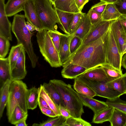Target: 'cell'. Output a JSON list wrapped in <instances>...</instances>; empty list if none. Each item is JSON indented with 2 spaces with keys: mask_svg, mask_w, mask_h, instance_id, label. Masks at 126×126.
I'll return each mask as SVG.
<instances>
[{
  "mask_svg": "<svg viewBox=\"0 0 126 126\" xmlns=\"http://www.w3.org/2000/svg\"></svg>",
  "mask_w": 126,
  "mask_h": 126,
  "instance_id": "obj_58",
  "label": "cell"
},
{
  "mask_svg": "<svg viewBox=\"0 0 126 126\" xmlns=\"http://www.w3.org/2000/svg\"><path fill=\"white\" fill-rule=\"evenodd\" d=\"M53 5L54 8L64 12L73 13L81 12L77 7L75 0H56Z\"/></svg>",
  "mask_w": 126,
  "mask_h": 126,
  "instance_id": "obj_20",
  "label": "cell"
},
{
  "mask_svg": "<svg viewBox=\"0 0 126 126\" xmlns=\"http://www.w3.org/2000/svg\"><path fill=\"white\" fill-rule=\"evenodd\" d=\"M125 94H126V91L125 92Z\"/></svg>",
  "mask_w": 126,
  "mask_h": 126,
  "instance_id": "obj_57",
  "label": "cell"
},
{
  "mask_svg": "<svg viewBox=\"0 0 126 126\" xmlns=\"http://www.w3.org/2000/svg\"><path fill=\"white\" fill-rule=\"evenodd\" d=\"M24 15L16 14L14 17L12 30L18 42L21 44L27 53L31 61L32 66L34 68L38 60L34 53L31 41L32 34L26 25Z\"/></svg>",
  "mask_w": 126,
  "mask_h": 126,
  "instance_id": "obj_3",
  "label": "cell"
},
{
  "mask_svg": "<svg viewBox=\"0 0 126 126\" xmlns=\"http://www.w3.org/2000/svg\"><path fill=\"white\" fill-rule=\"evenodd\" d=\"M37 14L45 29L48 31H57L60 22L50 0H33Z\"/></svg>",
  "mask_w": 126,
  "mask_h": 126,
  "instance_id": "obj_6",
  "label": "cell"
},
{
  "mask_svg": "<svg viewBox=\"0 0 126 126\" xmlns=\"http://www.w3.org/2000/svg\"><path fill=\"white\" fill-rule=\"evenodd\" d=\"M77 78L90 87L95 92L96 96L112 99L124 94L109 87L106 83L87 79L80 75Z\"/></svg>",
  "mask_w": 126,
  "mask_h": 126,
  "instance_id": "obj_8",
  "label": "cell"
},
{
  "mask_svg": "<svg viewBox=\"0 0 126 126\" xmlns=\"http://www.w3.org/2000/svg\"><path fill=\"white\" fill-rule=\"evenodd\" d=\"M101 66L111 81L123 76L122 71L116 69L108 63H106Z\"/></svg>",
  "mask_w": 126,
  "mask_h": 126,
  "instance_id": "obj_33",
  "label": "cell"
},
{
  "mask_svg": "<svg viewBox=\"0 0 126 126\" xmlns=\"http://www.w3.org/2000/svg\"><path fill=\"white\" fill-rule=\"evenodd\" d=\"M9 40L0 36V58H4L7 54L10 46Z\"/></svg>",
  "mask_w": 126,
  "mask_h": 126,
  "instance_id": "obj_39",
  "label": "cell"
},
{
  "mask_svg": "<svg viewBox=\"0 0 126 126\" xmlns=\"http://www.w3.org/2000/svg\"><path fill=\"white\" fill-rule=\"evenodd\" d=\"M28 113L25 112L18 105L15 108L8 122L15 125L20 121L28 117Z\"/></svg>",
  "mask_w": 126,
  "mask_h": 126,
  "instance_id": "obj_34",
  "label": "cell"
},
{
  "mask_svg": "<svg viewBox=\"0 0 126 126\" xmlns=\"http://www.w3.org/2000/svg\"><path fill=\"white\" fill-rule=\"evenodd\" d=\"M60 22L59 28L65 34H69V29L74 14L63 11L54 8Z\"/></svg>",
  "mask_w": 126,
  "mask_h": 126,
  "instance_id": "obj_19",
  "label": "cell"
},
{
  "mask_svg": "<svg viewBox=\"0 0 126 126\" xmlns=\"http://www.w3.org/2000/svg\"><path fill=\"white\" fill-rule=\"evenodd\" d=\"M39 96L38 88L33 87L28 89L26 97L28 110H33L37 108Z\"/></svg>",
  "mask_w": 126,
  "mask_h": 126,
  "instance_id": "obj_26",
  "label": "cell"
},
{
  "mask_svg": "<svg viewBox=\"0 0 126 126\" xmlns=\"http://www.w3.org/2000/svg\"><path fill=\"white\" fill-rule=\"evenodd\" d=\"M85 13L81 12L74 14L73 18L69 27V34H73L74 33Z\"/></svg>",
  "mask_w": 126,
  "mask_h": 126,
  "instance_id": "obj_38",
  "label": "cell"
},
{
  "mask_svg": "<svg viewBox=\"0 0 126 126\" xmlns=\"http://www.w3.org/2000/svg\"><path fill=\"white\" fill-rule=\"evenodd\" d=\"M107 4L100 1L92 7L91 8L97 13L101 15L104 12Z\"/></svg>",
  "mask_w": 126,
  "mask_h": 126,
  "instance_id": "obj_43",
  "label": "cell"
},
{
  "mask_svg": "<svg viewBox=\"0 0 126 126\" xmlns=\"http://www.w3.org/2000/svg\"><path fill=\"white\" fill-rule=\"evenodd\" d=\"M72 35V34L61 33L59 54L61 60L63 63L71 55L70 50V43Z\"/></svg>",
  "mask_w": 126,
  "mask_h": 126,
  "instance_id": "obj_17",
  "label": "cell"
},
{
  "mask_svg": "<svg viewBox=\"0 0 126 126\" xmlns=\"http://www.w3.org/2000/svg\"><path fill=\"white\" fill-rule=\"evenodd\" d=\"M83 106L88 107L93 112L94 115L108 108L109 106L106 102L93 98L86 97L79 94Z\"/></svg>",
  "mask_w": 126,
  "mask_h": 126,
  "instance_id": "obj_16",
  "label": "cell"
},
{
  "mask_svg": "<svg viewBox=\"0 0 126 126\" xmlns=\"http://www.w3.org/2000/svg\"><path fill=\"white\" fill-rule=\"evenodd\" d=\"M49 82L60 95L65 107L69 112L71 116L81 118L84 112L83 105L79 94L71 85L61 80L54 79L50 80Z\"/></svg>",
  "mask_w": 126,
  "mask_h": 126,
  "instance_id": "obj_2",
  "label": "cell"
},
{
  "mask_svg": "<svg viewBox=\"0 0 126 126\" xmlns=\"http://www.w3.org/2000/svg\"><path fill=\"white\" fill-rule=\"evenodd\" d=\"M25 50L22 49L16 64L11 70L12 81L24 79L27 74L25 65Z\"/></svg>",
  "mask_w": 126,
  "mask_h": 126,
  "instance_id": "obj_13",
  "label": "cell"
},
{
  "mask_svg": "<svg viewBox=\"0 0 126 126\" xmlns=\"http://www.w3.org/2000/svg\"><path fill=\"white\" fill-rule=\"evenodd\" d=\"M105 34L95 41L82 44L75 51L71 54L63 63V66L74 64L83 66L88 70L106 63Z\"/></svg>",
  "mask_w": 126,
  "mask_h": 126,
  "instance_id": "obj_1",
  "label": "cell"
},
{
  "mask_svg": "<svg viewBox=\"0 0 126 126\" xmlns=\"http://www.w3.org/2000/svg\"><path fill=\"white\" fill-rule=\"evenodd\" d=\"M26 25L28 29L31 32L36 30L35 27L28 21L26 22Z\"/></svg>",
  "mask_w": 126,
  "mask_h": 126,
  "instance_id": "obj_51",
  "label": "cell"
},
{
  "mask_svg": "<svg viewBox=\"0 0 126 126\" xmlns=\"http://www.w3.org/2000/svg\"><path fill=\"white\" fill-rule=\"evenodd\" d=\"M30 0H8L5 4V12L8 17L14 16L24 11L25 4Z\"/></svg>",
  "mask_w": 126,
  "mask_h": 126,
  "instance_id": "obj_18",
  "label": "cell"
},
{
  "mask_svg": "<svg viewBox=\"0 0 126 126\" xmlns=\"http://www.w3.org/2000/svg\"><path fill=\"white\" fill-rule=\"evenodd\" d=\"M110 28L121 56L126 44V34L120 21L118 19L111 21Z\"/></svg>",
  "mask_w": 126,
  "mask_h": 126,
  "instance_id": "obj_10",
  "label": "cell"
},
{
  "mask_svg": "<svg viewBox=\"0 0 126 126\" xmlns=\"http://www.w3.org/2000/svg\"><path fill=\"white\" fill-rule=\"evenodd\" d=\"M106 84L109 87L120 93L125 94L126 91L122 77L109 82Z\"/></svg>",
  "mask_w": 126,
  "mask_h": 126,
  "instance_id": "obj_36",
  "label": "cell"
},
{
  "mask_svg": "<svg viewBox=\"0 0 126 126\" xmlns=\"http://www.w3.org/2000/svg\"><path fill=\"white\" fill-rule=\"evenodd\" d=\"M126 53V44H125L124 46V50L122 54V57Z\"/></svg>",
  "mask_w": 126,
  "mask_h": 126,
  "instance_id": "obj_55",
  "label": "cell"
},
{
  "mask_svg": "<svg viewBox=\"0 0 126 126\" xmlns=\"http://www.w3.org/2000/svg\"><path fill=\"white\" fill-rule=\"evenodd\" d=\"M5 0H0V36L12 41V25L5 12Z\"/></svg>",
  "mask_w": 126,
  "mask_h": 126,
  "instance_id": "obj_11",
  "label": "cell"
},
{
  "mask_svg": "<svg viewBox=\"0 0 126 126\" xmlns=\"http://www.w3.org/2000/svg\"><path fill=\"white\" fill-rule=\"evenodd\" d=\"M87 14L92 25L102 20L101 15L97 13L91 9Z\"/></svg>",
  "mask_w": 126,
  "mask_h": 126,
  "instance_id": "obj_42",
  "label": "cell"
},
{
  "mask_svg": "<svg viewBox=\"0 0 126 126\" xmlns=\"http://www.w3.org/2000/svg\"><path fill=\"white\" fill-rule=\"evenodd\" d=\"M27 117H26L14 125L16 126H27L28 125L26 123V121Z\"/></svg>",
  "mask_w": 126,
  "mask_h": 126,
  "instance_id": "obj_50",
  "label": "cell"
},
{
  "mask_svg": "<svg viewBox=\"0 0 126 126\" xmlns=\"http://www.w3.org/2000/svg\"><path fill=\"white\" fill-rule=\"evenodd\" d=\"M111 21L102 20L92 25L89 32L82 40V44L95 41L104 35L110 28Z\"/></svg>",
  "mask_w": 126,
  "mask_h": 126,
  "instance_id": "obj_9",
  "label": "cell"
},
{
  "mask_svg": "<svg viewBox=\"0 0 126 126\" xmlns=\"http://www.w3.org/2000/svg\"><path fill=\"white\" fill-rule=\"evenodd\" d=\"M62 66V76L67 79H74L87 71L85 68L74 64H69Z\"/></svg>",
  "mask_w": 126,
  "mask_h": 126,
  "instance_id": "obj_14",
  "label": "cell"
},
{
  "mask_svg": "<svg viewBox=\"0 0 126 126\" xmlns=\"http://www.w3.org/2000/svg\"><path fill=\"white\" fill-rule=\"evenodd\" d=\"M120 97L107 99L106 102L109 107L116 108L126 113V101L121 99Z\"/></svg>",
  "mask_w": 126,
  "mask_h": 126,
  "instance_id": "obj_35",
  "label": "cell"
},
{
  "mask_svg": "<svg viewBox=\"0 0 126 126\" xmlns=\"http://www.w3.org/2000/svg\"><path fill=\"white\" fill-rule=\"evenodd\" d=\"M36 36L40 51L46 61L53 67L63 66L59 52L49 35L48 31L43 29L38 32Z\"/></svg>",
  "mask_w": 126,
  "mask_h": 126,
  "instance_id": "obj_5",
  "label": "cell"
},
{
  "mask_svg": "<svg viewBox=\"0 0 126 126\" xmlns=\"http://www.w3.org/2000/svg\"><path fill=\"white\" fill-rule=\"evenodd\" d=\"M24 11L28 21L35 27L37 31L45 29L36 12L33 0H30L25 4Z\"/></svg>",
  "mask_w": 126,
  "mask_h": 126,
  "instance_id": "obj_12",
  "label": "cell"
},
{
  "mask_svg": "<svg viewBox=\"0 0 126 126\" xmlns=\"http://www.w3.org/2000/svg\"><path fill=\"white\" fill-rule=\"evenodd\" d=\"M38 105L39 108L43 107L45 108H50L48 105L42 97L39 96L38 99Z\"/></svg>",
  "mask_w": 126,
  "mask_h": 126,
  "instance_id": "obj_48",
  "label": "cell"
},
{
  "mask_svg": "<svg viewBox=\"0 0 126 126\" xmlns=\"http://www.w3.org/2000/svg\"><path fill=\"white\" fill-rule=\"evenodd\" d=\"M80 75L88 79L105 83L111 81L101 66L88 70Z\"/></svg>",
  "mask_w": 126,
  "mask_h": 126,
  "instance_id": "obj_15",
  "label": "cell"
},
{
  "mask_svg": "<svg viewBox=\"0 0 126 126\" xmlns=\"http://www.w3.org/2000/svg\"><path fill=\"white\" fill-rule=\"evenodd\" d=\"M109 122L111 126H126V113L114 108Z\"/></svg>",
  "mask_w": 126,
  "mask_h": 126,
  "instance_id": "obj_27",
  "label": "cell"
},
{
  "mask_svg": "<svg viewBox=\"0 0 126 126\" xmlns=\"http://www.w3.org/2000/svg\"><path fill=\"white\" fill-rule=\"evenodd\" d=\"M105 49L107 63L116 69L122 71V58L110 28L105 34Z\"/></svg>",
  "mask_w": 126,
  "mask_h": 126,
  "instance_id": "obj_7",
  "label": "cell"
},
{
  "mask_svg": "<svg viewBox=\"0 0 126 126\" xmlns=\"http://www.w3.org/2000/svg\"><path fill=\"white\" fill-rule=\"evenodd\" d=\"M118 19L120 22L126 34V15H121Z\"/></svg>",
  "mask_w": 126,
  "mask_h": 126,
  "instance_id": "obj_49",
  "label": "cell"
},
{
  "mask_svg": "<svg viewBox=\"0 0 126 126\" xmlns=\"http://www.w3.org/2000/svg\"><path fill=\"white\" fill-rule=\"evenodd\" d=\"M20 44L13 46L11 47L8 57L10 65L11 70L15 66L20 53L24 48Z\"/></svg>",
  "mask_w": 126,
  "mask_h": 126,
  "instance_id": "obj_31",
  "label": "cell"
},
{
  "mask_svg": "<svg viewBox=\"0 0 126 126\" xmlns=\"http://www.w3.org/2000/svg\"><path fill=\"white\" fill-rule=\"evenodd\" d=\"M39 124L34 123L33 126H64L66 119L62 115L51 117Z\"/></svg>",
  "mask_w": 126,
  "mask_h": 126,
  "instance_id": "obj_32",
  "label": "cell"
},
{
  "mask_svg": "<svg viewBox=\"0 0 126 126\" xmlns=\"http://www.w3.org/2000/svg\"><path fill=\"white\" fill-rule=\"evenodd\" d=\"M76 4L78 9L81 12L84 5L87 3L89 0H75Z\"/></svg>",
  "mask_w": 126,
  "mask_h": 126,
  "instance_id": "obj_47",
  "label": "cell"
},
{
  "mask_svg": "<svg viewBox=\"0 0 126 126\" xmlns=\"http://www.w3.org/2000/svg\"><path fill=\"white\" fill-rule=\"evenodd\" d=\"M28 89L26 84L21 80L11 81L6 105V115L8 121L17 105L25 112L28 113L26 97Z\"/></svg>",
  "mask_w": 126,
  "mask_h": 126,
  "instance_id": "obj_4",
  "label": "cell"
},
{
  "mask_svg": "<svg viewBox=\"0 0 126 126\" xmlns=\"http://www.w3.org/2000/svg\"><path fill=\"white\" fill-rule=\"evenodd\" d=\"M100 1L105 2L107 4L114 3L118 2L119 0H100Z\"/></svg>",
  "mask_w": 126,
  "mask_h": 126,
  "instance_id": "obj_53",
  "label": "cell"
},
{
  "mask_svg": "<svg viewBox=\"0 0 126 126\" xmlns=\"http://www.w3.org/2000/svg\"><path fill=\"white\" fill-rule=\"evenodd\" d=\"M91 25L87 14L85 13L74 34L82 40L89 32Z\"/></svg>",
  "mask_w": 126,
  "mask_h": 126,
  "instance_id": "obj_25",
  "label": "cell"
},
{
  "mask_svg": "<svg viewBox=\"0 0 126 126\" xmlns=\"http://www.w3.org/2000/svg\"><path fill=\"white\" fill-rule=\"evenodd\" d=\"M51 2H52V4L53 5L54 2V1L56 0H50Z\"/></svg>",
  "mask_w": 126,
  "mask_h": 126,
  "instance_id": "obj_56",
  "label": "cell"
},
{
  "mask_svg": "<svg viewBox=\"0 0 126 126\" xmlns=\"http://www.w3.org/2000/svg\"><path fill=\"white\" fill-rule=\"evenodd\" d=\"M122 78L123 81L125 91H126V72L123 74Z\"/></svg>",
  "mask_w": 126,
  "mask_h": 126,
  "instance_id": "obj_54",
  "label": "cell"
},
{
  "mask_svg": "<svg viewBox=\"0 0 126 126\" xmlns=\"http://www.w3.org/2000/svg\"><path fill=\"white\" fill-rule=\"evenodd\" d=\"M38 89L39 96L44 99L50 108L55 112L57 116L61 115L59 107L51 98L42 85L41 84Z\"/></svg>",
  "mask_w": 126,
  "mask_h": 126,
  "instance_id": "obj_30",
  "label": "cell"
},
{
  "mask_svg": "<svg viewBox=\"0 0 126 126\" xmlns=\"http://www.w3.org/2000/svg\"><path fill=\"white\" fill-rule=\"evenodd\" d=\"M8 79L12 80L10 67L8 57L0 58V87Z\"/></svg>",
  "mask_w": 126,
  "mask_h": 126,
  "instance_id": "obj_21",
  "label": "cell"
},
{
  "mask_svg": "<svg viewBox=\"0 0 126 126\" xmlns=\"http://www.w3.org/2000/svg\"><path fill=\"white\" fill-rule=\"evenodd\" d=\"M59 109L61 115L66 119L71 117L69 112L65 107L61 106Z\"/></svg>",
  "mask_w": 126,
  "mask_h": 126,
  "instance_id": "obj_46",
  "label": "cell"
},
{
  "mask_svg": "<svg viewBox=\"0 0 126 126\" xmlns=\"http://www.w3.org/2000/svg\"><path fill=\"white\" fill-rule=\"evenodd\" d=\"M89 123L81 118H76L72 116L66 119L64 126H91Z\"/></svg>",
  "mask_w": 126,
  "mask_h": 126,
  "instance_id": "obj_37",
  "label": "cell"
},
{
  "mask_svg": "<svg viewBox=\"0 0 126 126\" xmlns=\"http://www.w3.org/2000/svg\"><path fill=\"white\" fill-rule=\"evenodd\" d=\"M73 86L74 90L81 95L91 98L96 96L95 92L93 90L77 78L74 79Z\"/></svg>",
  "mask_w": 126,
  "mask_h": 126,
  "instance_id": "obj_22",
  "label": "cell"
},
{
  "mask_svg": "<svg viewBox=\"0 0 126 126\" xmlns=\"http://www.w3.org/2000/svg\"><path fill=\"white\" fill-rule=\"evenodd\" d=\"M12 81L7 79L0 87V119L2 117L5 108L7 103L9 94V87Z\"/></svg>",
  "mask_w": 126,
  "mask_h": 126,
  "instance_id": "obj_24",
  "label": "cell"
},
{
  "mask_svg": "<svg viewBox=\"0 0 126 126\" xmlns=\"http://www.w3.org/2000/svg\"><path fill=\"white\" fill-rule=\"evenodd\" d=\"M114 108L109 107L108 108L95 115H94L92 123L96 124L102 123L110 121L112 115Z\"/></svg>",
  "mask_w": 126,
  "mask_h": 126,
  "instance_id": "obj_29",
  "label": "cell"
},
{
  "mask_svg": "<svg viewBox=\"0 0 126 126\" xmlns=\"http://www.w3.org/2000/svg\"><path fill=\"white\" fill-rule=\"evenodd\" d=\"M115 4L121 15H126V0H119L118 2Z\"/></svg>",
  "mask_w": 126,
  "mask_h": 126,
  "instance_id": "obj_44",
  "label": "cell"
},
{
  "mask_svg": "<svg viewBox=\"0 0 126 126\" xmlns=\"http://www.w3.org/2000/svg\"><path fill=\"white\" fill-rule=\"evenodd\" d=\"M121 65L126 70V53L123 56L121 61Z\"/></svg>",
  "mask_w": 126,
  "mask_h": 126,
  "instance_id": "obj_52",
  "label": "cell"
},
{
  "mask_svg": "<svg viewBox=\"0 0 126 126\" xmlns=\"http://www.w3.org/2000/svg\"><path fill=\"white\" fill-rule=\"evenodd\" d=\"M42 85L51 98L59 107L61 106L65 107L60 95L51 83L49 82L48 83L44 82Z\"/></svg>",
  "mask_w": 126,
  "mask_h": 126,
  "instance_id": "obj_28",
  "label": "cell"
},
{
  "mask_svg": "<svg viewBox=\"0 0 126 126\" xmlns=\"http://www.w3.org/2000/svg\"><path fill=\"white\" fill-rule=\"evenodd\" d=\"M39 108L43 114L48 116L50 117H54L57 116L55 112L50 108L43 107Z\"/></svg>",
  "mask_w": 126,
  "mask_h": 126,
  "instance_id": "obj_45",
  "label": "cell"
},
{
  "mask_svg": "<svg viewBox=\"0 0 126 126\" xmlns=\"http://www.w3.org/2000/svg\"><path fill=\"white\" fill-rule=\"evenodd\" d=\"M82 39L72 34L70 43V50L71 54L75 51L82 44Z\"/></svg>",
  "mask_w": 126,
  "mask_h": 126,
  "instance_id": "obj_40",
  "label": "cell"
},
{
  "mask_svg": "<svg viewBox=\"0 0 126 126\" xmlns=\"http://www.w3.org/2000/svg\"><path fill=\"white\" fill-rule=\"evenodd\" d=\"M121 15L114 3H108L101 14L102 19L106 21L117 19Z\"/></svg>",
  "mask_w": 126,
  "mask_h": 126,
  "instance_id": "obj_23",
  "label": "cell"
},
{
  "mask_svg": "<svg viewBox=\"0 0 126 126\" xmlns=\"http://www.w3.org/2000/svg\"><path fill=\"white\" fill-rule=\"evenodd\" d=\"M48 33L54 45L59 52L61 33L58 31H54L51 30L48 31Z\"/></svg>",
  "mask_w": 126,
  "mask_h": 126,
  "instance_id": "obj_41",
  "label": "cell"
}]
</instances>
